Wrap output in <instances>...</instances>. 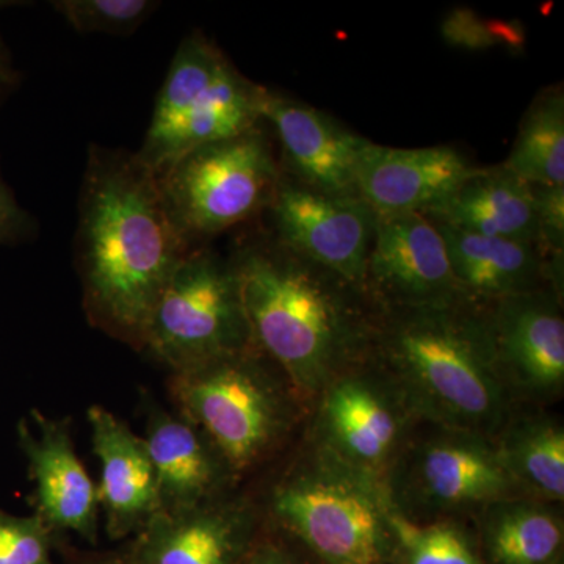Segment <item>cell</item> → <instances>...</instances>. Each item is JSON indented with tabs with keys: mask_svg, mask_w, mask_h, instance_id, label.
Returning a JSON list of instances; mask_svg holds the SVG:
<instances>
[{
	"mask_svg": "<svg viewBox=\"0 0 564 564\" xmlns=\"http://www.w3.org/2000/svg\"><path fill=\"white\" fill-rule=\"evenodd\" d=\"M191 251L154 173L135 154L93 144L76 234L90 321L118 339L143 347L152 310Z\"/></svg>",
	"mask_w": 564,
	"mask_h": 564,
	"instance_id": "6da1fadb",
	"label": "cell"
},
{
	"mask_svg": "<svg viewBox=\"0 0 564 564\" xmlns=\"http://www.w3.org/2000/svg\"><path fill=\"white\" fill-rule=\"evenodd\" d=\"M370 347L408 410L433 425L491 437L507 425L489 307L466 296L373 315Z\"/></svg>",
	"mask_w": 564,
	"mask_h": 564,
	"instance_id": "7a4b0ae2",
	"label": "cell"
},
{
	"mask_svg": "<svg viewBox=\"0 0 564 564\" xmlns=\"http://www.w3.org/2000/svg\"><path fill=\"white\" fill-rule=\"evenodd\" d=\"M252 345L269 356L303 397L370 348L373 317L364 293L296 254L272 232L237 245L231 256Z\"/></svg>",
	"mask_w": 564,
	"mask_h": 564,
	"instance_id": "3957f363",
	"label": "cell"
},
{
	"mask_svg": "<svg viewBox=\"0 0 564 564\" xmlns=\"http://www.w3.org/2000/svg\"><path fill=\"white\" fill-rule=\"evenodd\" d=\"M263 91L202 32L188 33L155 99L137 159L158 174L196 148L258 128Z\"/></svg>",
	"mask_w": 564,
	"mask_h": 564,
	"instance_id": "277c9868",
	"label": "cell"
},
{
	"mask_svg": "<svg viewBox=\"0 0 564 564\" xmlns=\"http://www.w3.org/2000/svg\"><path fill=\"white\" fill-rule=\"evenodd\" d=\"M273 513L326 564H386L392 500L378 478L323 451L273 492Z\"/></svg>",
	"mask_w": 564,
	"mask_h": 564,
	"instance_id": "5b68a950",
	"label": "cell"
},
{
	"mask_svg": "<svg viewBox=\"0 0 564 564\" xmlns=\"http://www.w3.org/2000/svg\"><path fill=\"white\" fill-rule=\"evenodd\" d=\"M154 176L174 225L195 250L269 210L281 166L258 126L196 148Z\"/></svg>",
	"mask_w": 564,
	"mask_h": 564,
	"instance_id": "8992f818",
	"label": "cell"
},
{
	"mask_svg": "<svg viewBox=\"0 0 564 564\" xmlns=\"http://www.w3.org/2000/svg\"><path fill=\"white\" fill-rule=\"evenodd\" d=\"M259 356L250 348L174 372L184 419L209 437L231 470L269 454L291 421L288 399Z\"/></svg>",
	"mask_w": 564,
	"mask_h": 564,
	"instance_id": "52a82bcc",
	"label": "cell"
},
{
	"mask_svg": "<svg viewBox=\"0 0 564 564\" xmlns=\"http://www.w3.org/2000/svg\"><path fill=\"white\" fill-rule=\"evenodd\" d=\"M143 347L174 372L256 348L231 258L206 247L185 256L152 310Z\"/></svg>",
	"mask_w": 564,
	"mask_h": 564,
	"instance_id": "ba28073f",
	"label": "cell"
},
{
	"mask_svg": "<svg viewBox=\"0 0 564 564\" xmlns=\"http://www.w3.org/2000/svg\"><path fill=\"white\" fill-rule=\"evenodd\" d=\"M518 491L489 437L436 426V432L404 452L389 497L400 500L393 505L399 510L411 507L425 513H452L484 510L513 499Z\"/></svg>",
	"mask_w": 564,
	"mask_h": 564,
	"instance_id": "9c48e42d",
	"label": "cell"
},
{
	"mask_svg": "<svg viewBox=\"0 0 564 564\" xmlns=\"http://www.w3.org/2000/svg\"><path fill=\"white\" fill-rule=\"evenodd\" d=\"M267 212L274 239L366 295L377 214L359 196L313 191L281 172Z\"/></svg>",
	"mask_w": 564,
	"mask_h": 564,
	"instance_id": "30bf717a",
	"label": "cell"
},
{
	"mask_svg": "<svg viewBox=\"0 0 564 564\" xmlns=\"http://www.w3.org/2000/svg\"><path fill=\"white\" fill-rule=\"evenodd\" d=\"M366 295L378 310L425 306L463 296L443 234L425 214L377 217Z\"/></svg>",
	"mask_w": 564,
	"mask_h": 564,
	"instance_id": "8fae6325",
	"label": "cell"
},
{
	"mask_svg": "<svg viewBox=\"0 0 564 564\" xmlns=\"http://www.w3.org/2000/svg\"><path fill=\"white\" fill-rule=\"evenodd\" d=\"M477 169L447 144L404 150L367 140L356 165V193L377 217L426 215L443 206Z\"/></svg>",
	"mask_w": 564,
	"mask_h": 564,
	"instance_id": "7c38bea8",
	"label": "cell"
},
{
	"mask_svg": "<svg viewBox=\"0 0 564 564\" xmlns=\"http://www.w3.org/2000/svg\"><path fill=\"white\" fill-rule=\"evenodd\" d=\"M489 321L505 380L534 399L564 384L562 292L552 285L489 306Z\"/></svg>",
	"mask_w": 564,
	"mask_h": 564,
	"instance_id": "4fadbf2b",
	"label": "cell"
},
{
	"mask_svg": "<svg viewBox=\"0 0 564 564\" xmlns=\"http://www.w3.org/2000/svg\"><path fill=\"white\" fill-rule=\"evenodd\" d=\"M262 121L272 124L281 147V172L313 191L358 196L356 165L367 139L313 106L263 91Z\"/></svg>",
	"mask_w": 564,
	"mask_h": 564,
	"instance_id": "5bb4252c",
	"label": "cell"
},
{
	"mask_svg": "<svg viewBox=\"0 0 564 564\" xmlns=\"http://www.w3.org/2000/svg\"><path fill=\"white\" fill-rule=\"evenodd\" d=\"M381 383L367 373L340 372L323 389L322 404L326 451L375 477L395 458L406 408L395 389Z\"/></svg>",
	"mask_w": 564,
	"mask_h": 564,
	"instance_id": "9a60e30c",
	"label": "cell"
},
{
	"mask_svg": "<svg viewBox=\"0 0 564 564\" xmlns=\"http://www.w3.org/2000/svg\"><path fill=\"white\" fill-rule=\"evenodd\" d=\"M31 422L18 426L20 445L35 481L36 516L54 532L98 540L99 497L79 456L74 451L69 423L32 411Z\"/></svg>",
	"mask_w": 564,
	"mask_h": 564,
	"instance_id": "2e32d148",
	"label": "cell"
},
{
	"mask_svg": "<svg viewBox=\"0 0 564 564\" xmlns=\"http://www.w3.org/2000/svg\"><path fill=\"white\" fill-rule=\"evenodd\" d=\"M252 519L236 503H206L158 513L135 534L131 564H242L252 549Z\"/></svg>",
	"mask_w": 564,
	"mask_h": 564,
	"instance_id": "e0dca14e",
	"label": "cell"
},
{
	"mask_svg": "<svg viewBox=\"0 0 564 564\" xmlns=\"http://www.w3.org/2000/svg\"><path fill=\"white\" fill-rule=\"evenodd\" d=\"M93 451L101 463L99 503L111 540L137 534L161 511L158 477L147 443L102 406L87 411Z\"/></svg>",
	"mask_w": 564,
	"mask_h": 564,
	"instance_id": "ac0fdd59",
	"label": "cell"
},
{
	"mask_svg": "<svg viewBox=\"0 0 564 564\" xmlns=\"http://www.w3.org/2000/svg\"><path fill=\"white\" fill-rule=\"evenodd\" d=\"M434 223L443 234L459 292L470 302L489 307L544 285L555 288L538 245Z\"/></svg>",
	"mask_w": 564,
	"mask_h": 564,
	"instance_id": "d6986e66",
	"label": "cell"
},
{
	"mask_svg": "<svg viewBox=\"0 0 564 564\" xmlns=\"http://www.w3.org/2000/svg\"><path fill=\"white\" fill-rule=\"evenodd\" d=\"M144 443L158 477L159 513H184L210 503L231 470L209 437L187 419L152 414Z\"/></svg>",
	"mask_w": 564,
	"mask_h": 564,
	"instance_id": "ffe728a7",
	"label": "cell"
},
{
	"mask_svg": "<svg viewBox=\"0 0 564 564\" xmlns=\"http://www.w3.org/2000/svg\"><path fill=\"white\" fill-rule=\"evenodd\" d=\"M426 217L464 231L538 245L532 185L511 173L503 163L477 169L443 206Z\"/></svg>",
	"mask_w": 564,
	"mask_h": 564,
	"instance_id": "44dd1931",
	"label": "cell"
},
{
	"mask_svg": "<svg viewBox=\"0 0 564 564\" xmlns=\"http://www.w3.org/2000/svg\"><path fill=\"white\" fill-rule=\"evenodd\" d=\"M481 540L489 564H556L562 519L543 502L499 500L481 510Z\"/></svg>",
	"mask_w": 564,
	"mask_h": 564,
	"instance_id": "7402d4cb",
	"label": "cell"
},
{
	"mask_svg": "<svg viewBox=\"0 0 564 564\" xmlns=\"http://www.w3.org/2000/svg\"><path fill=\"white\" fill-rule=\"evenodd\" d=\"M496 444L500 459L519 489H529L545 500L564 499V432L547 419H519L503 426Z\"/></svg>",
	"mask_w": 564,
	"mask_h": 564,
	"instance_id": "603a6c76",
	"label": "cell"
},
{
	"mask_svg": "<svg viewBox=\"0 0 564 564\" xmlns=\"http://www.w3.org/2000/svg\"><path fill=\"white\" fill-rule=\"evenodd\" d=\"M530 185H564V91L556 84L530 104L503 162Z\"/></svg>",
	"mask_w": 564,
	"mask_h": 564,
	"instance_id": "cb8c5ba5",
	"label": "cell"
},
{
	"mask_svg": "<svg viewBox=\"0 0 564 564\" xmlns=\"http://www.w3.org/2000/svg\"><path fill=\"white\" fill-rule=\"evenodd\" d=\"M389 525L393 555L403 564H485L466 534L454 524H419L392 503Z\"/></svg>",
	"mask_w": 564,
	"mask_h": 564,
	"instance_id": "d4e9b609",
	"label": "cell"
},
{
	"mask_svg": "<svg viewBox=\"0 0 564 564\" xmlns=\"http://www.w3.org/2000/svg\"><path fill=\"white\" fill-rule=\"evenodd\" d=\"M151 0H55L52 9L79 33L131 35L158 9Z\"/></svg>",
	"mask_w": 564,
	"mask_h": 564,
	"instance_id": "484cf974",
	"label": "cell"
},
{
	"mask_svg": "<svg viewBox=\"0 0 564 564\" xmlns=\"http://www.w3.org/2000/svg\"><path fill=\"white\" fill-rule=\"evenodd\" d=\"M0 564H54L52 532L39 516L0 510Z\"/></svg>",
	"mask_w": 564,
	"mask_h": 564,
	"instance_id": "4316f807",
	"label": "cell"
},
{
	"mask_svg": "<svg viewBox=\"0 0 564 564\" xmlns=\"http://www.w3.org/2000/svg\"><path fill=\"white\" fill-rule=\"evenodd\" d=\"M536 203L538 247L547 261L552 284L562 291L564 261V185H532Z\"/></svg>",
	"mask_w": 564,
	"mask_h": 564,
	"instance_id": "83f0119b",
	"label": "cell"
},
{
	"mask_svg": "<svg viewBox=\"0 0 564 564\" xmlns=\"http://www.w3.org/2000/svg\"><path fill=\"white\" fill-rule=\"evenodd\" d=\"M441 32L445 41L467 50H486L500 44L521 47L524 44L521 24L481 20L470 10L458 9L448 14Z\"/></svg>",
	"mask_w": 564,
	"mask_h": 564,
	"instance_id": "f1b7e54d",
	"label": "cell"
},
{
	"mask_svg": "<svg viewBox=\"0 0 564 564\" xmlns=\"http://www.w3.org/2000/svg\"><path fill=\"white\" fill-rule=\"evenodd\" d=\"M35 234V218L18 203L0 169V247L28 242Z\"/></svg>",
	"mask_w": 564,
	"mask_h": 564,
	"instance_id": "f546056e",
	"label": "cell"
},
{
	"mask_svg": "<svg viewBox=\"0 0 564 564\" xmlns=\"http://www.w3.org/2000/svg\"><path fill=\"white\" fill-rule=\"evenodd\" d=\"M242 564H300L288 552L273 544L252 545Z\"/></svg>",
	"mask_w": 564,
	"mask_h": 564,
	"instance_id": "4dcf8cb0",
	"label": "cell"
},
{
	"mask_svg": "<svg viewBox=\"0 0 564 564\" xmlns=\"http://www.w3.org/2000/svg\"><path fill=\"white\" fill-rule=\"evenodd\" d=\"M20 85V74L14 68H0V106L13 95Z\"/></svg>",
	"mask_w": 564,
	"mask_h": 564,
	"instance_id": "1f68e13d",
	"label": "cell"
},
{
	"mask_svg": "<svg viewBox=\"0 0 564 564\" xmlns=\"http://www.w3.org/2000/svg\"><path fill=\"white\" fill-rule=\"evenodd\" d=\"M14 6H20V2H14V0H0V10L9 9V7ZM0 68H13L10 52L7 50L2 36H0Z\"/></svg>",
	"mask_w": 564,
	"mask_h": 564,
	"instance_id": "d6a6232c",
	"label": "cell"
},
{
	"mask_svg": "<svg viewBox=\"0 0 564 564\" xmlns=\"http://www.w3.org/2000/svg\"><path fill=\"white\" fill-rule=\"evenodd\" d=\"M87 564H131L129 562L128 556L126 555H117V556H106V558L96 560V562L87 563Z\"/></svg>",
	"mask_w": 564,
	"mask_h": 564,
	"instance_id": "836d02e7",
	"label": "cell"
}]
</instances>
